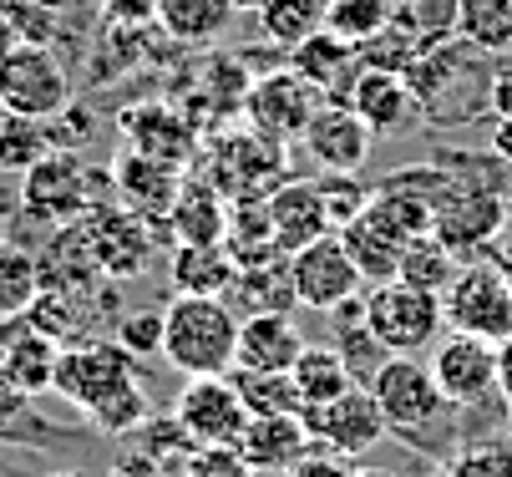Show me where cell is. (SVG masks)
I'll return each mask as SVG.
<instances>
[{
  "label": "cell",
  "mask_w": 512,
  "mask_h": 477,
  "mask_svg": "<svg viewBox=\"0 0 512 477\" xmlns=\"http://www.w3.org/2000/svg\"><path fill=\"white\" fill-rule=\"evenodd\" d=\"M340 340H330V346L345 356V366H350V376L365 386V381H371L376 376V366L386 361V346H381V340L371 335V330H365V320H350V325H340L335 330Z\"/></svg>",
  "instance_id": "cell-43"
},
{
  "label": "cell",
  "mask_w": 512,
  "mask_h": 477,
  "mask_svg": "<svg viewBox=\"0 0 512 477\" xmlns=\"http://www.w3.org/2000/svg\"><path fill=\"white\" fill-rule=\"evenodd\" d=\"M239 310L218 295H173L163 305V361L178 376H224L234 371Z\"/></svg>",
  "instance_id": "cell-2"
},
{
  "label": "cell",
  "mask_w": 512,
  "mask_h": 477,
  "mask_svg": "<svg viewBox=\"0 0 512 477\" xmlns=\"http://www.w3.org/2000/svg\"><path fill=\"white\" fill-rule=\"evenodd\" d=\"M512 214V193H477V188H457L431 219V234L442 239L462 264L467 259H492L497 234Z\"/></svg>",
  "instance_id": "cell-13"
},
{
  "label": "cell",
  "mask_w": 512,
  "mask_h": 477,
  "mask_svg": "<svg viewBox=\"0 0 512 477\" xmlns=\"http://www.w3.org/2000/svg\"><path fill=\"white\" fill-rule=\"evenodd\" d=\"M310 447H315V442H310V432H305L300 417H249V427H244V437H239V457H244L249 467L279 472V477L295 472Z\"/></svg>",
  "instance_id": "cell-26"
},
{
  "label": "cell",
  "mask_w": 512,
  "mask_h": 477,
  "mask_svg": "<svg viewBox=\"0 0 512 477\" xmlns=\"http://www.w3.org/2000/svg\"><path fill=\"white\" fill-rule=\"evenodd\" d=\"M492 259H497V264H512V214H507V224H502V234H497Z\"/></svg>",
  "instance_id": "cell-53"
},
{
  "label": "cell",
  "mask_w": 512,
  "mask_h": 477,
  "mask_svg": "<svg viewBox=\"0 0 512 477\" xmlns=\"http://www.w3.org/2000/svg\"><path fill=\"white\" fill-rule=\"evenodd\" d=\"M102 16L112 26H148L158 21V0H102Z\"/></svg>",
  "instance_id": "cell-47"
},
{
  "label": "cell",
  "mask_w": 512,
  "mask_h": 477,
  "mask_svg": "<svg viewBox=\"0 0 512 477\" xmlns=\"http://www.w3.org/2000/svg\"><path fill=\"white\" fill-rule=\"evenodd\" d=\"M330 0H264L259 6V31L279 46V51H295L300 41H310L325 26Z\"/></svg>",
  "instance_id": "cell-35"
},
{
  "label": "cell",
  "mask_w": 512,
  "mask_h": 477,
  "mask_svg": "<svg viewBox=\"0 0 512 477\" xmlns=\"http://www.w3.org/2000/svg\"><path fill=\"white\" fill-rule=\"evenodd\" d=\"M224 300L234 310H244V315H295L300 295H295V275H289V254L259 259V264H239V275H234Z\"/></svg>",
  "instance_id": "cell-27"
},
{
  "label": "cell",
  "mask_w": 512,
  "mask_h": 477,
  "mask_svg": "<svg viewBox=\"0 0 512 477\" xmlns=\"http://www.w3.org/2000/svg\"><path fill=\"white\" fill-rule=\"evenodd\" d=\"M289 275H295L300 310H320V315H330L335 305H345V300L360 295V285H365L335 229L289 254Z\"/></svg>",
  "instance_id": "cell-15"
},
{
  "label": "cell",
  "mask_w": 512,
  "mask_h": 477,
  "mask_svg": "<svg viewBox=\"0 0 512 477\" xmlns=\"http://www.w3.org/2000/svg\"><path fill=\"white\" fill-rule=\"evenodd\" d=\"M289 376H295V386H300L305 406L335 401V396H345L350 386H360V381L350 376V366H345V356H340L335 346H305V351H300V361L289 366Z\"/></svg>",
  "instance_id": "cell-33"
},
{
  "label": "cell",
  "mask_w": 512,
  "mask_h": 477,
  "mask_svg": "<svg viewBox=\"0 0 512 477\" xmlns=\"http://www.w3.org/2000/svg\"><path fill=\"white\" fill-rule=\"evenodd\" d=\"M178 183H183L178 168L142 158L137 148L117 153V163H112V188H117V198H122V209L142 214L148 224H163V229H168V214H173Z\"/></svg>",
  "instance_id": "cell-20"
},
{
  "label": "cell",
  "mask_w": 512,
  "mask_h": 477,
  "mask_svg": "<svg viewBox=\"0 0 512 477\" xmlns=\"http://www.w3.org/2000/svg\"><path fill=\"white\" fill-rule=\"evenodd\" d=\"M325 102L330 97L315 82H305L289 61L274 66V72L249 77V87H244V117H249V127L264 132V138H274V143H300V132L310 127V117Z\"/></svg>",
  "instance_id": "cell-8"
},
{
  "label": "cell",
  "mask_w": 512,
  "mask_h": 477,
  "mask_svg": "<svg viewBox=\"0 0 512 477\" xmlns=\"http://www.w3.org/2000/svg\"><path fill=\"white\" fill-rule=\"evenodd\" d=\"M16 46H21V31H16V21H11V11H6V0H0V61H6Z\"/></svg>",
  "instance_id": "cell-52"
},
{
  "label": "cell",
  "mask_w": 512,
  "mask_h": 477,
  "mask_svg": "<svg viewBox=\"0 0 512 477\" xmlns=\"http://www.w3.org/2000/svg\"><path fill=\"white\" fill-rule=\"evenodd\" d=\"M41 6H51V11H61V6H71V0H41Z\"/></svg>",
  "instance_id": "cell-55"
},
{
  "label": "cell",
  "mask_w": 512,
  "mask_h": 477,
  "mask_svg": "<svg viewBox=\"0 0 512 477\" xmlns=\"http://www.w3.org/2000/svg\"><path fill=\"white\" fill-rule=\"evenodd\" d=\"M396 16L391 0H330V11H325V31L345 36V41H365V36H376L386 21Z\"/></svg>",
  "instance_id": "cell-40"
},
{
  "label": "cell",
  "mask_w": 512,
  "mask_h": 477,
  "mask_svg": "<svg viewBox=\"0 0 512 477\" xmlns=\"http://www.w3.org/2000/svg\"><path fill=\"white\" fill-rule=\"evenodd\" d=\"M457 11H462V0H406V6H401V16L416 26V36L426 46L457 36Z\"/></svg>",
  "instance_id": "cell-44"
},
{
  "label": "cell",
  "mask_w": 512,
  "mask_h": 477,
  "mask_svg": "<svg viewBox=\"0 0 512 477\" xmlns=\"http://www.w3.org/2000/svg\"><path fill=\"white\" fill-rule=\"evenodd\" d=\"M117 122L127 132V148H137L142 158H153V163H168V168L188 173V163L198 158L193 117L183 107H173V102H137Z\"/></svg>",
  "instance_id": "cell-17"
},
{
  "label": "cell",
  "mask_w": 512,
  "mask_h": 477,
  "mask_svg": "<svg viewBox=\"0 0 512 477\" xmlns=\"http://www.w3.org/2000/svg\"><path fill=\"white\" fill-rule=\"evenodd\" d=\"M462 269V259L436 239V234H416V239H406V249H401V264H396V280L401 285H411V290H431V295H442L447 285H452V275Z\"/></svg>",
  "instance_id": "cell-32"
},
{
  "label": "cell",
  "mask_w": 512,
  "mask_h": 477,
  "mask_svg": "<svg viewBox=\"0 0 512 477\" xmlns=\"http://www.w3.org/2000/svg\"><path fill=\"white\" fill-rule=\"evenodd\" d=\"M36 295H41V259L26 244L0 239V320L26 315Z\"/></svg>",
  "instance_id": "cell-39"
},
{
  "label": "cell",
  "mask_w": 512,
  "mask_h": 477,
  "mask_svg": "<svg viewBox=\"0 0 512 477\" xmlns=\"http://www.w3.org/2000/svg\"><path fill=\"white\" fill-rule=\"evenodd\" d=\"M305 346L310 340L300 335L295 315H244L239 320L234 366H244V371H289Z\"/></svg>",
  "instance_id": "cell-24"
},
{
  "label": "cell",
  "mask_w": 512,
  "mask_h": 477,
  "mask_svg": "<svg viewBox=\"0 0 512 477\" xmlns=\"http://www.w3.org/2000/svg\"><path fill=\"white\" fill-rule=\"evenodd\" d=\"M289 477H355V467H350V457H335L325 447H310Z\"/></svg>",
  "instance_id": "cell-46"
},
{
  "label": "cell",
  "mask_w": 512,
  "mask_h": 477,
  "mask_svg": "<svg viewBox=\"0 0 512 477\" xmlns=\"http://www.w3.org/2000/svg\"><path fill=\"white\" fill-rule=\"evenodd\" d=\"M315 188H320L330 229H345L350 219H360L365 203H371V193H376L371 183H360V173H325V178H315Z\"/></svg>",
  "instance_id": "cell-41"
},
{
  "label": "cell",
  "mask_w": 512,
  "mask_h": 477,
  "mask_svg": "<svg viewBox=\"0 0 512 477\" xmlns=\"http://www.w3.org/2000/svg\"><path fill=\"white\" fill-rule=\"evenodd\" d=\"M492 117H512V51L492 61Z\"/></svg>",
  "instance_id": "cell-48"
},
{
  "label": "cell",
  "mask_w": 512,
  "mask_h": 477,
  "mask_svg": "<svg viewBox=\"0 0 512 477\" xmlns=\"http://www.w3.org/2000/svg\"><path fill=\"white\" fill-rule=\"evenodd\" d=\"M502 269H507V290H512V264H502Z\"/></svg>",
  "instance_id": "cell-56"
},
{
  "label": "cell",
  "mask_w": 512,
  "mask_h": 477,
  "mask_svg": "<svg viewBox=\"0 0 512 477\" xmlns=\"http://www.w3.org/2000/svg\"><path fill=\"white\" fill-rule=\"evenodd\" d=\"M300 143H305L315 168H325V173H360L365 158H371V148H376V132L355 117L350 102H325L310 117V127L300 132Z\"/></svg>",
  "instance_id": "cell-18"
},
{
  "label": "cell",
  "mask_w": 512,
  "mask_h": 477,
  "mask_svg": "<svg viewBox=\"0 0 512 477\" xmlns=\"http://www.w3.org/2000/svg\"><path fill=\"white\" fill-rule=\"evenodd\" d=\"M56 361H61V340H51L31 315H11L0 320V376H6L21 396H46L56 381Z\"/></svg>",
  "instance_id": "cell-19"
},
{
  "label": "cell",
  "mask_w": 512,
  "mask_h": 477,
  "mask_svg": "<svg viewBox=\"0 0 512 477\" xmlns=\"http://www.w3.org/2000/svg\"><path fill=\"white\" fill-rule=\"evenodd\" d=\"M16 203H21V214H31L36 224L61 229V224H77L92 203H97V178H92V168L82 163V153L51 148L31 173H21Z\"/></svg>",
  "instance_id": "cell-5"
},
{
  "label": "cell",
  "mask_w": 512,
  "mask_h": 477,
  "mask_svg": "<svg viewBox=\"0 0 512 477\" xmlns=\"http://www.w3.org/2000/svg\"><path fill=\"white\" fill-rule=\"evenodd\" d=\"M173 422L188 432L193 447H239L249 412H244L229 371L224 376H183V386L173 396Z\"/></svg>",
  "instance_id": "cell-10"
},
{
  "label": "cell",
  "mask_w": 512,
  "mask_h": 477,
  "mask_svg": "<svg viewBox=\"0 0 512 477\" xmlns=\"http://www.w3.org/2000/svg\"><path fill=\"white\" fill-rule=\"evenodd\" d=\"M107 477H163V467H158L148 452H137V457H122Z\"/></svg>",
  "instance_id": "cell-51"
},
{
  "label": "cell",
  "mask_w": 512,
  "mask_h": 477,
  "mask_svg": "<svg viewBox=\"0 0 512 477\" xmlns=\"http://www.w3.org/2000/svg\"><path fill=\"white\" fill-rule=\"evenodd\" d=\"M112 340L137 361L163 356V310H127V315H117Z\"/></svg>",
  "instance_id": "cell-42"
},
{
  "label": "cell",
  "mask_w": 512,
  "mask_h": 477,
  "mask_svg": "<svg viewBox=\"0 0 512 477\" xmlns=\"http://www.w3.org/2000/svg\"><path fill=\"white\" fill-rule=\"evenodd\" d=\"M365 391L376 396L386 427L401 432V437H416L421 427H431L447 412V396H442V386H436V376L421 356H386L376 366V376L365 381Z\"/></svg>",
  "instance_id": "cell-9"
},
{
  "label": "cell",
  "mask_w": 512,
  "mask_h": 477,
  "mask_svg": "<svg viewBox=\"0 0 512 477\" xmlns=\"http://www.w3.org/2000/svg\"><path fill=\"white\" fill-rule=\"evenodd\" d=\"M300 422H305L310 442L325 447V452H335V457H365V452H376L381 437L391 432L386 417H381V406H376V396L365 391V386H350L335 401L305 406Z\"/></svg>",
  "instance_id": "cell-12"
},
{
  "label": "cell",
  "mask_w": 512,
  "mask_h": 477,
  "mask_svg": "<svg viewBox=\"0 0 512 477\" xmlns=\"http://www.w3.org/2000/svg\"><path fill=\"white\" fill-rule=\"evenodd\" d=\"M284 143L264 138V132H229V138H218L208 143V163L198 173H208L218 183V193H224L229 203L239 198H269L284 178V158H279Z\"/></svg>",
  "instance_id": "cell-11"
},
{
  "label": "cell",
  "mask_w": 512,
  "mask_h": 477,
  "mask_svg": "<svg viewBox=\"0 0 512 477\" xmlns=\"http://www.w3.org/2000/svg\"><path fill=\"white\" fill-rule=\"evenodd\" d=\"M284 61L295 66L305 82H315L330 102H345V92H350V82H355V72H360L355 41H345V36H335V31H325V26H320L310 41H300L295 51H284Z\"/></svg>",
  "instance_id": "cell-25"
},
{
  "label": "cell",
  "mask_w": 512,
  "mask_h": 477,
  "mask_svg": "<svg viewBox=\"0 0 512 477\" xmlns=\"http://www.w3.org/2000/svg\"><path fill=\"white\" fill-rule=\"evenodd\" d=\"M431 376L442 386L447 406H477L497 391V346L482 335H447L431 351Z\"/></svg>",
  "instance_id": "cell-16"
},
{
  "label": "cell",
  "mask_w": 512,
  "mask_h": 477,
  "mask_svg": "<svg viewBox=\"0 0 512 477\" xmlns=\"http://www.w3.org/2000/svg\"><path fill=\"white\" fill-rule=\"evenodd\" d=\"M487 148L512 168V117H492V132H487Z\"/></svg>",
  "instance_id": "cell-50"
},
{
  "label": "cell",
  "mask_w": 512,
  "mask_h": 477,
  "mask_svg": "<svg viewBox=\"0 0 512 477\" xmlns=\"http://www.w3.org/2000/svg\"><path fill=\"white\" fill-rule=\"evenodd\" d=\"M340 234V244H345V254H350V264L360 269V280L365 285H386V280H396V264H401V239L396 234H386L376 219H350L345 229H335Z\"/></svg>",
  "instance_id": "cell-29"
},
{
  "label": "cell",
  "mask_w": 512,
  "mask_h": 477,
  "mask_svg": "<svg viewBox=\"0 0 512 477\" xmlns=\"http://www.w3.org/2000/svg\"><path fill=\"white\" fill-rule=\"evenodd\" d=\"M71 102H77V92H71V77H66V66L51 46L21 41L6 61H0V112L51 122Z\"/></svg>",
  "instance_id": "cell-6"
},
{
  "label": "cell",
  "mask_w": 512,
  "mask_h": 477,
  "mask_svg": "<svg viewBox=\"0 0 512 477\" xmlns=\"http://www.w3.org/2000/svg\"><path fill=\"white\" fill-rule=\"evenodd\" d=\"M457 36L487 56H507L512 51V0H462Z\"/></svg>",
  "instance_id": "cell-38"
},
{
  "label": "cell",
  "mask_w": 512,
  "mask_h": 477,
  "mask_svg": "<svg viewBox=\"0 0 512 477\" xmlns=\"http://www.w3.org/2000/svg\"><path fill=\"white\" fill-rule=\"evenodd\" d=\"M345 102L355 107V117L376 132V138H396L406 132L421 112H416V97L406 87V77H391V72H371V66H360Z\"/></svg>",
  "instance_id": "cell-21"
},
{
  "label": "cell",
  "mask_w": 512,
  "mask_h": 477,
  "mask_svg": "<svg viewBox=\"0 0 512 477\" xmlns=\"http://www.w3.org/2000/svg\"><path fill=\"white\" fill-rule=\"evenodd\" d=\"M391 6H396V11H401V6H406V0H391Z\"/></svg>",
  "instance_id": "cell-57"
},
{
  "label": "cell",
  "mask_w": 512,
  "mask_h": 477,
  "mask_svg": "<svg viewBox=\"0 0 512 477\" xmlns=\"http://www.w3.org/2000/svg\"><path fill=\"white\" fill-rule=\"evenodd\" d=\"M442 320L457 335H482L492 346L512 340V290L497 259H467L442 290Z\"/></svg>",
  "instance_id": "cell-3"
},
{
  "label": "cell",
  "mask_w": 512,
  "mask_h": 477,
  "mask_svg": "<svg viewBox=\"0 0 512 477\" xmlns=\"http://www.w3.org/2000/svg\"><path fill=\"white\" fill-rule=\"evenodd\" d=\"M137 366H142V361L127 356L117 340L92 335V340H82V346H61V361H56V381H51V391H56L66 406H77V412L87 417L92 406H102V401L117 396L122 386L142 381Z\"/></svg>",
  "instance_id": "cell-7"
},
{
  "label": "cell",
  "mask_w": 512,
  "mask_h": 477,
  "mask_svg": "<svg viewBox=\"0 0 512 477\" xmlns=\"http://www.w3.org/2000/svg\"><path fill=\"white\" fill-rule=\"evenodd\" d=\"M26 417H31V396H21L6 376H0V442H16Z\"/></svg>",
  "instance_id": "cell-45"
},
{
  "label": "cell",
  "mask_w": 512,
  "mask_h": 477,
  "mask_svg": "<svg viewBox=\"0 0 512 477\" xmlns=\"http://www.w3.org/2000/svg\"><path fill=\"white\" fill-rule=\"evenodd\" d=\"M229 234V198L218 193L208 173H183L173 214H168V239L173 244H224Z\"/></svg>",
  "instance_id": "cell-22"
},
{
  "label": "cell",
  "mask_w": 512,
  "mask_h": 477,
  "mask_svg": "<svg viewBox=\"0 0 512 477\" xmlns=\"http://www.w3.org/2000/svg\"><path fill=\"white\" fill-rule=\"evenodd\" d=\"M492 61L497 56L467 46L462 36L421 46L406 72L416 112L431 127H467L477 117H492Z\"/></svg>",
  "instance_id": "cell-1"
},
{
  "label": "cell",
  "mask_w": 512,
  "mask_h": 477,
  "mask_svg": "<svg viewBox=\"0 0 512 477\" xmlns=\"http://www.w3.org/2000/svg\"><path fill=\"white\" fill-rule=\"evenodd\" d=\"M264 203H269V224H274V244H279V254H295V249H305L310 239L330 234L320 188H315L310 178H284Z\"/></svg>",
  "instance_id": "cell-23"
},
{
  "label": "cell",
  "mask_w": 512,
  "mask_h": 477,
  "mask_svg": "<svg viewBox=\"0 0 512 477\" xmlns=\"http://www.w3.org/2000/svg\"><path fill=\"white\" fill-rule=\"evenodd\" d=\"M87 224V239H92V254H97V269L102 280H137L148 275L153 264V224L122 209V203H92V209L82 214Z\"/></svg>",
  "instance_id": "cell-14"
},
{
  "label": "cell",
  "mask_w": 512,
  "mask_h": 477,
  "mask_svg": "<svg viewBox=\"0 0 512 477\" xmlns=\"http://www.w3.org/2000/svg\"><path fill=\"white\" fill-rule=\"evenodd\" d=\"M229 254L239 264H259V259H279L274 244V224H269V203L264 198H239L229 203V234H224Z\"/></svg>",
  "instance_id": "cell-34"
},
{
  "label": "cell",
  "mask_w": 512,
  "mask_h": 477,
  "mask_svg": "<svg viewBox=\"0 0 512 477\" xmlns=\"http://www.w3.org/2000/svg\"><path fill=\"white\" fill-rule=\"evenodd\" d=\"M46 477H87V472H77V467H56V472H46Z\"/></svg>",
  "instance_id": "cell-54"
},
{
  "label": "cell",
  "mask_w": 512,
  "mask_h": 477,
  "mask_svg": "<svg viewBox=\"0 0 512 477\" xmlns=\"http://www.w3.org/2000/svg\"><path fill=\"white\" fill-rule=\"evenodd\" d=\"M421 36H416V26L396 11L376 36H365L355 51H360V66H371V72H391V77H406L411 72V61L421 56Z\"/></svg>",
  "instance_id": "cell-36"
},
{
  "label": "cell",
  "mask_w": 512,
  "mask_h": 477,
  "mask_svg": "<svg viewBox=\"0 0 512 477\" xmlns=\"http://www.w3.org/2000/svg\"><path fill=\"white\" fill-rule=\"evenodd\" d=\"M365 330L386 346V356H421L426 346H436V335L447 330L442 295L411 290L401 280L371 285L365 290Z\"/></svg>",
  "instance_id": "cell-4"
},
{
  "label": "cell",
  "mask_w": 512,
  "mask_h": 477,
  "mask_svg": "<svg viewBox=\"0 0 512 477\" xmlns=\"http://www.w3.org/2000/svg\"><path fill=\"white\" fill-rule=\"evenodd\" d=\"M51 122H36V117H16V112H0V173H31L46 153H51Z\"/></svg>",
  "instance_id": "cell-37"
},
{
  "label": "cell",
  "mask_w": 512,
  "mask_h": 477,
  "mask_svg": "<svg viewBox=\"0 0 512 477\" xmlns=\"http://www.w3.org/2000/svg\"><path fill=\"white\" fill-rule=\"evenodd\" d=\"M497 396H502L507 417H512V340H502V346H497Z\"/></svg>",
  "instance_id": "cell-49"
},
{
  "label": "cell",
  "mask_w": 512,
  "mask_h": 477,
  "mask_svg": "<svg viewBox=\"0 0 512 477\" xmlns=\"http://www.w3.org/2000/svg\"><path fill=\"white\" fill-rule=\"evenodd\" d=\"M229 381H234L249 417H300L305 412V396H300V386H295L289 371H244V366H234Z\"/></svg>",
  "instance_id": "cell-30"
},
{
  "label": "cell",
  "mask_w": 512,
  "mask_h": 477,
  "mask_svg": "<svg viewBox=\"0 0 512 477\" xmlns=\"http://www.w3.org/2000/svg\"><path fill=\"white\" fill-rule=\"evenodd\" d=\"M234 275H239V259L229 254V244H173V254H168L173 295H218L224 300Z\"/></svg>",
  "instance_id": "cell-28"
},
{
  "label": "cell",
  "mask_w": 512,
  "mask_h": 477,
  "mask_svg": "<svg viewBox=\"0 0 512 477\" xmlns=\"http://www.w3.org/2000/svg\"><path fill=\"white\" fill-rule=\"evenodd\" d=\"M234 21L229 0H158V26L183 46H208Z\"/></svg>",
  "instance_id": "cell-31"
}]
</instances>
